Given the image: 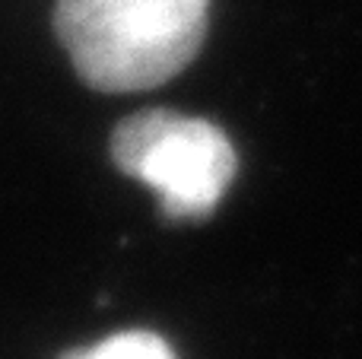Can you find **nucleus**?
<instances>
[{
	"label": "nucleus",
	"mask_w": 362,
	"mask_h": 359,
	"mask_svg": "<svg viewBox=\"0 0 362 359\" xmlns=\"http://www.w3.org/2000/svg\"><path fill=\"white\" fill-rule=\"evenodd\" d=\"M210 0H54V32L99 93H144L197 57Z\"/></svg>",
	"instance_id": "obj_1"
},
{
	"label": "nucleus",
	"mask_w": 362,
	"mask_h": 359,
	"mask_svg": "<svg viewBox=\"0 0 362 359\" xmlns=\"http://www.w3.org/2000/svg\"><path fill=\"white\" fill-rule=\"evenodd\" d=\"M112 159L144 182L172 220H204L216 210L238 172L232 140L213 121L150 108L112 131Z\"/></svg>",
	"instance_id": "obj_2"
},
{
	"label": "nucleus",
	"mask_w": 362,
	"mask_h": 359,
	"mask_svg": "<svg viewBox=\"0 0 362 359\" xmlns=\"http://www.w3.org/2000/svg\"><path fill=\"white\" fill-rule=\"evenodd\" d=\"M57 359H178L169 341L153 331H121L93 347L67 350Z\"/></svg>",
	"instance_id": "obj_3"
}]
</instances>
